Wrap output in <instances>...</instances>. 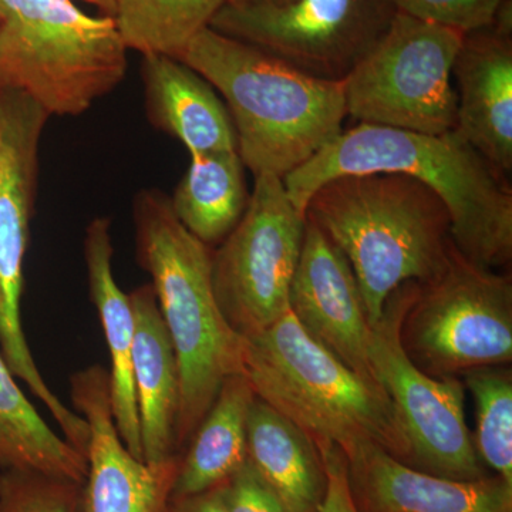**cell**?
Masks as SVG:
<instances>
[{
	"instance_id": "obj_26",
	"label": "cell",
	"mask_w": 512,
	"mask_h": 512,
	"mask_svg": "<svg viewBox=\"0 0 512 512\" xmlns=\"http://www.w3.org/2000/svg\"><path fill=\"white\" fill-rule=\"evenodd\" d=\"M0 512H84V483L39 471H0Z\"/></svg>"
},
{
	"instance_id": "obj_2",
	"label": "cell",
	"mask_w": 512,
	"mask_h": 512,
	"mask_svg": "<svg viewBox=\"0 0 512 512\" xmlns=\"http://www.w3.org/2000/svg\"><path fill=\"white\" fill-rule=\"evenodd\" d=\"M305 217L349 262L370 326L394 291L436 278L456 248L446 205L409 175L333 178L313 192Z\"/></svg>"
},
{
	"instance_id": "obj_32",
	"label": "cell",
	"mask_w": 512,
	"mask_h": 512,
	"mask_svg": "<svg viewBox=\"0 0 512 512\" xmlns=\"http://www.w3.org/2000/svg\"><path fill=\"white\" fill-rule=\"evenodd\" d=\"M284 0H229L228 3H279Z\"/></svg>"
},
{
	"instance_id": "obj_8",
	"label": "cell",
	"mask_w": 512,
	"mask_h": 512,
	"mask_svg": "<svg viewBox=\"0 0 512 512\" xmlns=\"http://www.w3.org/2000/svg\"><path fill=\"white\" fill-rule=\"evenodd\" d=\"M402 343L414 365L433 377L511 363V276L473 264L454 248L440 275L417 284Z\"/></svg>"
},
{
	"instance_id": "obj_3",
	"label": "cell",
	"mask_w": 512,
	"mask_h": 512,
	"mask_svg": "<svg viewBox=\"0 0 512 512\" xmlns=\"http://www.w3.org/2000/svg\"><path fill=\"white\" fill-rule=\"evenodd\" d=\"M175 59L222 94L239 157L254 177L284 178L343 131V82L316 79L211 28L192 37Z\"/></svg>"
},
{
	"instance_id": "obj_25",
	"label": "cell",
	"mask_w": 512,
	"mask_h": 512,
	"mask_svg": "<svg viewBox=\"0 0 512 512\" xmlns=\"http://www.w3.org/2000/svg\"><path fill=\"white\" fill-rule=\"evenodd\" d=\"M477 406L476 450L495 476L512 485V377L500 367L464 373Z\"/></svg>"
},
{
	"instance_id": "obj_11",
	"label": "cell",
	"mask_w": 512,
	"mask_h": 512,
	"mask_svg": "<svg viewBox=\"0 0 512 512\" xmlns=\"http://www.w3.org/2000/svg\"><path fill=\"white\" fill-rule=\"evenodd\" d=\"M396 13L393 0L227 3L210 28L316 79L343 82L382 39Z\"/></svg>"
},
{
	"instance_id": "obj_18",
	"label": "cell",
	"mask_w": 512,
	"mask_h": 512,
	"mask_svg": "<svg viewBox=\"0 0 512 512\" xmlns=\"http://www.w3.org/2000/svg\"><path fill=\"white\" fill-rule=\"evenodd\" d=\"M143 82L151 123L177 138L190 156L237 151L227 106L187 64L171 56H146Z\"/></svg>"
},
{
	"instance_id": "obj_30",
	"label": "cell",
	"mask_w": 512,
	"mask_h": 512,
	"mask_svg": "<svg viewBox=\"0 0 512 512\" xmlns=\"http://www.w3.org/2000/svg\"><path fill=\"white\" fill-rule=\"evenodd\" d=\"M161 512H229L224 483L198 494L170 495Z\"/></svg>"
},
{
	"instance_id": "obj_14",
	"label": "cell",
	"mask_w": 512,
	"mask_h": 512,
	"mask_svg": "<svg viewBox=\"0 0 512 512\" xmlns=\"http://www.w3.org/2000/svg\"><path fill=\"white\" fill-rule=\"evenodd\" d=\"M456 131L493 167L512 170V0L490 25L463 35L453 64Z\"/></svg>"
},
{
	"instance_id": "obj_4",
	"label": "cell",
	"mask_w": 512,
	"mask_h": 512,
	"mask_svg": "<svg viewBox=\"0 0 512 512\" xmlns=\"http://www.w3.org/2000/svg\"><path fill=\"white\" fill-rule=\"evenodd\" d=\"M138 262L151 276L180 370L177 450H184L222 383L244 373L245 338L222 315L212 286V255L181 225L170 197L144 190L134 201Z\"/></svg>"
},
{
	"instance_id": "obj_21",
	"label": "cell",
	"mask_w": 512,
	"mask_h": 512,
	"mask_svg": "<svg viewBox=\"0 0 512 512\" xmlns=\"http://www.w3.org/2000/svg\"><path fill=\"white\" fill-rule=\"evenodd\" d=\"M255 393L244 373L222 383L184 450L170 495L210 490L228 480L248 461V414Z\"/></svg>"
},
{
	"instance_id": "obj_5",
	"label": "cell",
	"mask_w": 512,
	"mask_h": 512,
	"mask_svg": "<svg viewBox=\"0 0 512 512\" xmlns=\"http://www.w3.org/2000/svg\"><path fill=\"white\" fill-rule=\"evenodd\" d=\"M244 375L255 396L296 424L319 454L372 443L412 467L409 441L382 386L320 345L291 309L245 338Z\"/></svg>"
},
{
	"instance_id": "obj_12",
	"label": "cell",
	"mask_w": 512,
	"mask_h": 512,
	"mask_svg": "<svg viewBox=\"0 0 512 512\" xmlns=\"http://www.w3.org/2000/svg\"><path fill=\"white\" fill-rule=\"evenodd\" d=\"M49 117L25 94L0 87V353L13 375L55 412L60 399L37 369L20 315L39 144Z\"/></svg>"
},
{
	"instance_id": "obj_6",
	"label": "cell",
	"mask_w": 512,
	"mask_h": 512,
	"mask_svg": "<svg viewBox=\"0 0 512 512\" xmlns=\"http://www.w3.org/2000/svg\"><path fill=\"white\" fill-rule=\"evenodd\" d=\"M127 46L113 16L74 0H0V87L49 116H80L127 72Z\"/></svg>"
},
{
	"instance_id": "obj_1",
	"label": "cell",
	"mask_w": 512,
	"mask_h": 512,
	"mask_svg": "<svg viewBox=\"0 0 512 512\" xmlns=\"http://www.w3.org/2000/svg\"><path fill=\"white\" fill-rule=\"evenodd\" d=\"M403 174L431 188L446 205L451 238L473 264L495 269L512 258V191L456 130L423 134L370 124L343 130L282 181L296 210L320 185L342 175Z\"/></svg>"
},
{
	"instance_id": "obj_29",
	"label": "cell",
	"mask_w": 512,
	"mask_h": 512,
	"mask_svg": "<svg viewBox=\"0 0 512 512\" xmlns=\"http://www.w3.org/2000/svg\"><path fill=\"white\" fill-rule=\"evenodd\" d=\"M325 466L328 487L318 512H360L350 490L345 454L338 447L320 454Z\"/></svg>"
},
{
	"instance_id": "obj_22",
	"label": "cell",
	"mask_w": 512,
	"mask_h": 512,
	"mask_svg": "<svg viewBox=\"0 0 512 512\" xmlns=\"http://www.w3.org/2000/svg\"><path fill=\"white\" fill-rule=\"evenodd\" d=\"M245 165L238 151L190 156L171 208L177 220L202 244L224 241L248 207Z\"/></svg>"
},
{
	"instance_id": "obj_7",
	"label": "cell",
	"mask_w": 512,
	"mask_h": 512,
	"mask_svg": "<svg viewBox=\"0 0 512 512\" xmlns=\"http://www.w3.org/2000/svg\"><path fill=\"white\" fill-rule=\"evenodd\" d=\"M463 32L397 12L382 39L343 80L359 124L423 134L456 130L451 77Z\"/></svg>"
},
{
	"instance_id": "obj_23",
	"label": "cell",
	"mask_w": 512,
	"mask_h": 512,
	"mask_svg": "<svg viewBox=\"0 0 512 512\" xmlns=\"http://www.w3.org/2000/svg\"><path fill=\"white\" fill-rule=\"evenodd\" d=\"M29 470L84 483L87 458L43 417L0 353V471Z\"/></svg>"
},
{
	"instance_id": "obj_28",
	"label": "cell",
	"mask_w": 512,
	"mask_h": 512,
	"mask_svg": "<svg viewBox=\"0 0 512 512\" xmlns=\"http://www.w3.org/2000/svg\"><path fill=\"white\" fill-rule=\"evenodd\" d=\"M224 493L229 512H288L249 460L224 481Z\"/></svg>"
},
{
	"instance_id": "obj_31",
	"label": "cell",
	"mask_w": 512,
	"mask_h": 512,
	"mask_svg": "<svg viewBox=\"0 0 512 512\" xmlns=\"http://www.w3.org/2000/svg\"><path fill=\"white\" fill-rule=\"evenodd\" d=\"M82 2L96 6V8L103 10V12H106V15L110 16L114 15V9H116V0H82Z\"/></svg>"
},
{
	"instance_id": "obj_16",
	"label": "cell",
	"mask_w": 512,
	"mask_h": 512,
	"mask_svg": "<svg viewBox=\"0 0 512 512\" xmlns=\"http://www.w3.org/2000/svg\"><path fill=\"white\" fill-rule=\"evenodd\" d=\"M350 490L360 512H512L503 478L461 481L402 463L376 444L345 454Z\"/></svg>"
},
{
	"instance_id": "obj_17",
	"label": "cell",
	"mask_w": 512,
	"mask_h": 512,
	"mask_svg": "<svg viewBox=\"0 0 512 512\" xmlns=\"http://www.w3.org/2000/svg\"><path fill=\"white\" fill-rule=\"evenodd\" d=\"M130 301L134 313L133 380L141 451L144 463L161 468L181 461L175 440L181 402L180 370L151 285L131 292Z\"/></svg>"
},
{
	"instance_id": "obj_19",
	"label": "cell",
	"mask_w": 512,
	"mask_h": 512,
	"mask_svg": "<svg viewBox=\"0 0 512 512\" xmlns=\"http://www.w3.org/2000/svg\"><path fill=\"white\" fill-rule=\"evenodd\" d=\"M84 259L90 293L109 346L114 421L130 453L143 460L133 380L134 313L130 295L121 291L111 268L113 244L109 218L99 217L90 222L84 235Z\"/></svg>"
},
{
	"instance_id": "obj_15",
	"label": "cell",
	"mask_w": 512,
	"mask_h": 512,
	"mask_svg": "<svg viewBox=\"0 0 512 512\" xmlns=\"http://www.w3.org/2000/svg\"><path fill=\"white\" fill-rule=\"evenodd\" d=\"M289 309L320 345L359 375L376 380L369 360L372 326L356 276L342 252L308 220Z\"/></svg>"
},
{
	"instance_id": "obj_20",
	"label": "cell",
	"mask_w": 512,
	"mask_h": 512,
	"mask_svg": "<svg viewBox=\"0 0 512 512\" xmlns=\"http://www.w3.org/2000/svg\"><path fill=\"white\" fill-rule=\"evenodd\" d=\"M248 460L288 512H318L328 478L313 441L255 396L248 414Z\"/></svg>"
},
{
	"instance_id": "obj_9",
	"label": "cell",
	"mask_w": 512,
	"mask_h": 512,
	"mask_svg": "<svg viewBox=\"0 0 512 512\" xmlns=\"http://www.w3.org/2000/svg\"><path fill=\"white\" fill-rule=\"evenodd\" d=\"M281 177L261 174L237 227L212 255V286L222 315L244 338L289 309V292L305 237Z\"/></svg>"
},
{
	"instance_id": "obj_13",
	"label": "cell",
	"mask_w": 512,
	"mask_h": 512,
	"mask_svg": "<svg viewBox=\"0 0 512 512\" xmlns=\"http://www.w3.org/2000/svg\"><path fill=\"white\" fill-rule=\"evenodd\" d=\"M70 394L90 430L84 512L163 511L181 461L156 468L130 453L114 421L109 370L92 365L74 373Z\"/></svg>"
},
{
	"instance_id": "obj_10",
	"label": "cell",
	"mask_w": 512,
	"mask_h": 512,
	"mask_svg": "<svg viewBox=\"0 0 512 512\" xmlns=\"http://www.w3.org/2000/svg\"><path fill=\"white\" fill-rule=\"evenodd\" d=\"M417 284L400 286L372 326L369 360L389 397L412 451V467L434 476L470 481L485 476L464 413L458 377H433L407 355L402 323Z\"/></svg>"
},
{
	"instance_id": "obj_27",
	"label": "cell",
	"mask_w": 512,
	"mask_h": 512,
	"mask_svg": "<svg viewBox=\"0 0 512 512\" xmlns=\"http://www.w3.org/2000/svg\"><path fill=\"white\" fill-rule=\"evenodd\" d=\"M393 3L397 12L466 33L490 25L500 0H393Z\"/></svg>"
},
{
	"instance_id": "obj_24",
	"label": "cell",
	"mask_w": 512,
	"mask_h": 512,
	"mask_svg": "<svg viewBox=\"0 0 512 512\" xmlns=\"http://www.w3.org/2000/svg\"><path fill=\"white\" fill-rule=\"evenodd\" d=\"M229 0H116L113 19L128 50L177 57Z\"/></svg>"
}]
</instances>
